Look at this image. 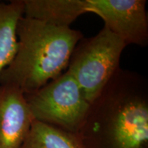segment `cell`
<instances>
[{
    "label": "cell",
    "instance_id": "1",
    "mask_svg": "<svg viewBox=\"0 0 148 148\" xmlns=\"http://www.w3.org/2000/svg\"><path fill=\"white\" fill-rule=\"evenodd\" d=\"M75 134L82 148H148L146 77L119 67Z\"/></svg>",
    "mask_w": 148,
    "mask_h": 148
},
{
    "label": "cell",
    "instance_id": "2",
    "mask_svg": "<svg viewBox=\"0 0 148 148\" xmlns=\"http://www.w3.org/2000/svg\"><path fill=\"white\" fill-rule=\"evenodd\" d=\"M17 51L0 73V85L23 94L36 92L68 68L75 46L84 36L71 27H56L23 16L16 29Z\"/></svg>",
    "mask_w": 148,
    "mask_h": 148
},
{
    "label": "cell",
    "instance_id": "3",
    "mask_svg": "<svg viewBox=\"0 0 148 148\" xmlns=\"http://www.w3.org/2000/svg\"><path fill=\"white\" fill-rule=\"evenodd\" d=\"M126 46L123 40L105 27L95 36L83 38L75 46L67 71L90 103L119 69L120 58Z\"/></svg>",
    "mask_w": 148,
    "mask_h": 148
},
{
    "label": "cell",
    "instance_id": "4",
    "mask_svg": "<svg viewBox=\"0 0 148 148\" xmlns=\"http://www.w3.org/2000/svg\"><path fill=\"white\" fill-rule=\"evenodd\" d=\"M24 96L34 120L75 134L90 104L67 70L36 92Z\"/></svg>",
    "mask_w": 148,
    "mask_h": 148
},
{
    "label": "cell",
    "instance_id": "5",
    "mask_svg": "<svg viewBox=\"0 0 148 148\" xmlns=\"http://www.w3.org/2000/svg\"><path fill=\"white\" fill-rule=\"evenodd\" d=\"M146 0H86V12L99 16L104 27L126 45L146 47L148 18Z\"/></svg>",
    "mask_w": 148,
    "mask_h": 148
},
{
    "label": "cell",
    "instance_id": "6",
    "mask_svg": "<svg viewBox=\"0 0 148 148\" xmlns=\"http://www.w3.org/2000/svg\"><path fill=\"white\" fill-rule=\"evenodd\" d=\"M34 121L23 92L0 85V148H21Z\"/></svg>",
    "mask_w": 148,
    "mask_h": 148
},
{
    "label": "cell",
    "instance_id": "7",
    "mask_svg": "<svg viewBox=\"0 0 148 148\" xmlns=\"http://www.w3.org/2000/svg\"><path fill=\"white\" fill-rule=\"evenodd\" d=\"M23 16L56 27H69L86 13V0H23Z\"/></svg>",
    "mask_w": 148,
    "mask_h": 148
},
{
    "label": "cell",
    "instance_id": "8",
    "mask_svg": "<svg viewBox=\"0 0 148 148\" xmlns=\"http://www.w3.org/2000/svg\"><path fill=\"white\" fill-rule=\"evenodd\" d=\"M23 15V0L0 2V73L13 60L17 51L16 29Z\"/></svg>",
    "mask_w": 148,
    "mask_h": 148
},
{
    "label": "cell",
    "instance_id": "9",
    "mask_svg": "<svg viewBox=\"0 0 148 148\" xmlns=\"http://www.w3.org/2000/svg\"><path fill=\"white\" fill-rule=\"evenodd\" d=\"M21 148H82L76 134L34 120Z\"/></svg>",
    "mask_w": 148,
    "mask_h": 148
}]
</instances>
